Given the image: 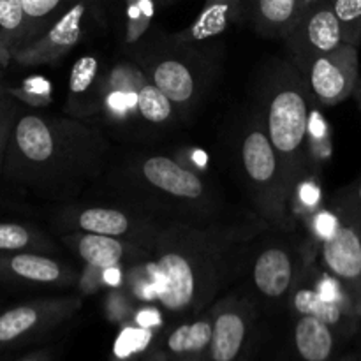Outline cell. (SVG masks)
Returning <instances> with one entry per match:
<instances>
[{
    "mask_svg": "<svg viewBox=\"0 0 361 361\" xmlns=\"http://www.w3.org/2000/svg\"><path fill=\"white\" fill-rule=\"evenodd\" d=\"M270 226L252 219L168 221L152 242L148 261L157 302L171 316L196 317L243 277L254 240Z\"/></svg>",
    "mask_w": 361,
    "mask_h": 361,
    "instance_id": "6da1fadb",
    "label": "cell"
},
{
    "mask_svg": "<svg viewBox=\"0 0 361 361\" xmlns=\"http://www.w3.org/2000/svg\"><path fill=\"white\" fill-rule=\"evenodd\" d=\"M111 164V141L97 123L21 104L2 173L25 192L67 203L101 182Z\"/></svg>",
    "mask_w": 361,
    "mask_h": 361,
    "instance_id": "7a4b0ae2",
    "label": "cell"
},
{
    "mask_svg": "<svg viewBox=\"0 0 361 361\" xmlns=\"http://www.w3.org/2000/svg\"><path fill=\"white\" fill-rule=\"evenodd\" d=\"M123 204L161 221H226L221 194L210 182L168 155H133L109 166L102 178Z\"/></svg>",
    "mask_w": 361,
    "mask_h": 361,
    "instance_id": "3957f363",
    "label": "cell"
},
{
    "mask_svg": "<svg viewBox=\"0 0 361 361\" xmlns=\"http://www.w3.org/2000/svg\"><path fill=\"white\" fill-rule=\"evenodd\" d=\"M314 101L305 78L289 60L268 63L259 81L256 113L284 164L293 194L309 176Z\"/></svg>",
    "mask_w": 361,
    "mask_h": 361,
    "instance_id": "277c9868",
    "label": "cell"
},
{
    "mask_svg": "<svg viewBox=\"0 0 361 361\" xmlns=\"http://www.w3.org/2000/svg\"><path fill=\"white\" fill-rule=\"evenodd\" d=\"M233 161L254 215L274 229L295 231L293 185L256 109L240 120L233 137Z\"/></svg>",
    "mask_w": 361,
    "mask_h": 361,
    "instance_id": "5b68a950",
    "label": "cell"
},
{
    "mask_svg": "<svg viewBox=\"0 0 361 361\" xmlns=\"http://www.w3.org/2000/svg\"><path fill=\"white\" fill-rule=\"evenodd\" d=\"M97 118L116 129L155 134L178 118L175 104L155 87L141 66L118 62L106 67Z\"/></svg>",
    "mask_w": 361,
    "mask_h": 361,
    "instance_id": "8992f818",
    "label": "cell"
},
{
    "mask_svg": "<svg viewBox=\"0 0 361 361\" xmlns=\"http://www.w3.org/2000/svg\"><path fill=\"white\" fill-rule=\"evenodd\" d=\"M307 270L305 250L296 233L268 228L254 240L242 279L257 305L282 309L288 307Z\"/></svg>",
    "mask_w": 361,
    "mask_h": 361,
    "instance_id": "52a82bcc",
    "label": "cell"
},
{
    "mask_svg": "<svg viewBox=\"0 0 361 361\" xmlns=\"http://www.w3.org/2000/svg\"><path fill=\"white\" fill-rule=\"evenodd\" d=\"M196 53V44L169 35L168 41L148 44L140 59L148 80L175 104L178 116L196 109L208 85V67Z\"/></svg>",
    "mask_w": 361,
    "mask_h": 361,
    "instance_id": "ba28073f",
    "label": "cell"
},
{
    "mask_svg": "<svg viewBox=\"0 0 361 361\" xmlns=\"http://www.w3.org/2000/svg\"><path fill=\"white\" fill-rule=\"evenodd\" d=\"M56 224L63 231H87L95 235L116 236L141 243L150 249L152 242L161 231L164 221L140 210L122 204H90V207H62L56 215Z\"/></svg>",
    "mask_w": 361,
    "mask_h": 361,
    "instance_id": "9c48e42d",
    "label": "cell"
},
{
    "mask_svg": "<svg viewBox=\"0 0 361 361\" xmlns=\"http://www.w3.org/2000/svg\"><path fill=\"white\" fill-rule=\"evenodd\" d=\"M83 305L76 295L37 298L0 312V351L42 337L69 321Z\"/></svg>",
    "mask_w": 361,
    "mask_h": 361,
    "instance_id": "30bf717a",
    "label": "cell"
},
{
    "mask_svg": "<svg viewBox=\"0 0 361 361\" xmlns=\"http://www.w3.org/2000/svg\"><path fill=\"white\" fill-rule=\"evenodd\" d=\"M214 309V330L208 356L212 361H242L252 342L257 303L247 289L219 298Z\"/></svg>",
    "mask_w": 361,
    "mask_h": 361,
    "instance_id": "8fae6325",
    "label": "cell"
},
{
    "mask_svg": "<svg viewBox=\"0 0 361 361\" xmlns=\"http://www.w3.org/2000/svg\"><path fill=\"white\" fill-rule=\"evenodd\" d=\"M337 214V222L321 243V264L344 288L355 310L361 295V215Z\"/></svg>",
    "mask_w": 361,
    "mask_h": 361,
    "instance_id": "7c38bea8",
    "label": "cell"
},
{
    "mask_svg": "<svg viewBox=\"0 0 361 361\" xmlns=\"http://www.w3.org/2000/svg\"><path fill=\"white\" fill-rule=\"evenodd\" d=\"M94 11L95 0H80L44 34L18 49L13 56V63L21 67H34L53 66L62 60L74 46L83 41Z\"/></svg>",
    "mask_w": 361,
    "mask_h": 361,
    "instance_id": "4fadbf2b",
    "label": "cell"
},
{
    "mask_svg": "<svg viewBox=\"0 0 361 361\" xmlns=\"http://www.w3.org/2000/svg\"><path fill=\"white\" fill-rule=\"evenodd\" d=\"M284 42L289 62L302 76L317 56L341 48L345 42L344 32L337 14L331 9L330 0L300 18Z\"/></svg>",
    "mask_w": 361,
    "mask_h": 361,
    "instance_id": "5bb4252c",
    "label": "cell"
},
{
    "mask_svg": "<svg viewBox=\"0 0 361 361\" xmlns=\"http://www.w3.org/2000/svg\"><path fill=\"white\" fill-rule=\"evenodd\" d=\"M316 102L335 106L355 95L360 85L358 46L344 44L317 56L303 74Z\"/></svg>",
    "mask_w": 361,
    "mask_h": 361,
    "instance_id": "9a60e30c",
    "label": "cell"
},
{
    "mask_svg": "<svg viewBox=\"0 0 361 361\" xmlns=\"http://www.w3.org/2000/svg\"><path fill=\"white\" fill-rule=\"evenodd\" d=\"M60 242L87 267L97 270H127L147 263L152 250L141 243L116 236L95 235L87 231H63Z\"/></svg>",
    "mask_w": 361,
    "mask_h": 361,
    "instance_id": "2e32d148",
    "label": "cell"
},
{
    "mask_svg": "<svg viewBox=\"0 0 361 361\" xmlns=\"http://www.w3.org/2000/svg\"><path fill=\"white\" fill-rule=\"evenodd\" d=\"M0 282L35 288H71L80 282L73 264L42 252H0Z\"/></svg>",
    "mask_w": 361,
    "mask_h": 361,
    "instance_id": "e0dca14e",
    "label": "cell"
},
{
    "mask_svg": "<svg viewBox=\"0 0 361 361\" xmlns=\"http://www.w3.org/2000/svg\"><path fill=\"white\" fill-rule=\"evenodd\" d=\"M104 71L95 55L81 56L73 66L69 74L66 109L71 116L81 120H92L97 116L101 104Z\"/></svg>",
    "mask_w": 361,
    "mask_h": 361,
    "instance_id": "ac0fdd59",
    "label": "cell"
},
{
    "mask_svg": "<svg viewBox=\"0 0 361 361\" xmlns=\"http://www.w3.org/2000/svg\"><path fill=\"white\" fill-rule=\"evenodd\" d=\"M214 330V309H207L189 323H180L164 337L161 351L169 361H192L208 355Z\"/></svg>",
    "mask_w": 361,
    "mask_h": 361,
    "instance_id": "d6986e66",
    "label": "cell"
},
{
    "mask_svg": "<svg viewBox=\"0 0 361 361\" xmlns=\"http://www.w3.org/2000/svg\"><path fill=\"white\" fill-rule=\"evenodd\" d=\"M243 14L259 35L284 41L300 20L298 0H243Z\"/></svg>",
    "mask_w": 361,
    "mask_h": 361,
    "instance_id": "ffe728a7",
    "label": "cell"
},
{
    "mask_svg": "<svg viewBox=\"0 0 361 361\" xmlns=\"http://www.w3.org/2000/svg\"><path fill=\"white\" fill-rule=\"evenodd\" d=\"M243 13V0H204L196 20L173 37L187 44H201L229 30Z\"/></svg>",
    "mask_w": 361,
    "mask_h": 361,
    "instance_id": "44dd1931",
    "label": "cell"
},
{
    "mask_svg": "<svg viewBox=\"0 0 361 361\" xmlns=\"http://www.w3.org/2000/svg\"><path fill=\"white\" fill-rule=\"evenodd\" d=\"M293 345L302 361H330L335 353V328L312 316L293 314Z\"/></svg>",
    "mask_w": 361,
    "mask_h": 361,
    "instance_id": "7402d4cb",
    "label": "cell"
},
{
    "mask_svg": "<svg viewBox=\"0 0 361 361\" xmlns=\"http://www.w3.org/2000/svg\"><path fill=\"white\" fill-rule=\"evenodd\" d=\"M27 16L21 0H0V67L13 63V56L25 44Z\"/></svg>",
    "mask_w": 361,
    "mask_h": 361,
    "instance_id": "603a6c76",
    "label": "cell"
},
{
    "mask_svg": "<svg viewBox=\"0 0 361 361\" xmlns=\"http://www.w3.org/2000/svg\"><path fill=\"white\" fill-rule=\"evenodd\" d=\"M56 242L35 226L0 222V252H59Z\"/></svg>",
    "mask_w": 361,
    "mask_h": 361,
    "instance_id": "cb8c5ba5",
    "label": "cell"
},
{
    "mask_svg": "<svg viewBox=\"0 0 361 361\" xmlns=\"http://www.w3.org/2000/svg\"><path fill=\"white\" fill-rule=\"evenodd\" d=\"M21 2L25 7V16H27L25 44H28V42L35 41L39 35L44 34L59 18H62L80 0H21Z\"/></svg>",
    "mask_w": 361,
    "mask_h": 361,
    "instance_id": "d4e9b609",
    "label": "cell"
},
{
    "mask_svg": "<svg viewBox=\"0 0 361 361\" xmlns=\"http://www.w3.org/2000/svg\"><path fill=\"white\" fill-rule=\"evenodd\" d=\"M155 4H157L155 0H126L127 41H137L150 28L155 14Z\"/></svg>",
    "mask_w": 361,
    "mask_h": 361,
    "instance_id": "484cf974",
    "label": "cell"
},
{
    "mask_svg": "<svg viewBox=\"0 0 361 361\" xmlns=\"http://www.w3.org/2000/svg\"><path fill=\"white\" fill-rule=\"evenodd\" d=\"M337 14L348 44L358 46L361 41V0H330Z\"/></svg>",
    "mask_w": 361,
    "mask_h": 361,
    "instance_id": "4316f807",
    "label": "cell"
},
{
    "mask_svg": "<svg viewBox=\"0 0 361 361\" xmlns=\"http://www.w3.org/2000/svg\"><path fill=\"white\" fill-rule=\"evenodd\" d=\"M6 88L16 101H20L21 104L27 106V108L41 109L51 102L49 85L46 83V80H42V78H30V80H25L21 87Z\"/></svg>",
    "mask_w": 361,
    "mask_h": 361,
    "instance_id": "83f0119b",
    "label": "cell"
},
{
    "mask_svg": "<svg viewBox=\"0 0 361 361\" xmlns=\"http://www.w3.org/2000/svg\"><path fill=\"white\" fill-rule=\"evenodd\" d=\"M21 109V102L16 101L9 92L0 95V171H2L4 159H6L7 145H9L11 133H13L14 122Z\"/></svg>",
    "mask_w": 361,
    "mask_h": 361,
    "instance_id": "f1b7e54d",
    "label": "cell"
},
{
    "mask_svg": "<svg viewBox=\"0 0 361 361\" xmlns=\"http://www.w3.org/2000/svg\"><path fill=\"white\" fill-rule=\"evenodd\" d=\"M152 337V330L145 326H137L134 330H126L122 337L118 338L115 345V356L122 360H129L130 356L140 355L145 345H148V341Z\"/></svg>",
    "mask_w": 361,
    "mask_h": 361,
    "instance_id": "f546056e",
    "label": "cell"
},
{
    "mask_svg": "<svg viewBox=\"0 0 361 361\" xmlns=\"http://www.w3.org/2000/svg\"><path fill=\"white\" fill-rule=\"evenodd\" d=\"M335 210L361 215V178L338 194L337 208Z\"/></svg>",
    "mask_w": 361,
    "mask_h": 361,
    "instance_id": "4dcf8cb0",
    "label": "cell"
},
{
    "mask_svg": "<svg viewBox=\"0 0 361 361\" xmlns=\"http://www.w3.org/2000/svg\"><path fill=\"white\" fill-rule=\"evenodd\" d=\"M326 0H298V11H300V18L305 16L307 13H310L312 9H316L317 6H321Z\"/></svg>",
    "mask_w": 361,
    "mask_h": 361,
    "instance_id": "1f68e13d",
    "label": "cell"
},
{
    "mask_svg": "<svg viewBox=\"0 0 361 361\" xmlns=\"http://www.w3.org/2000/svg\"><path fill=\"white\" fill-rule=\"evenodd\" d=\"M18 361H51V355H49V351H35Z\"/></svg>",
    "mask_w": 361,
    "mask_h": 361,
    "instance_id": "d6a6232c",
    "label": "cell"
},
{
    "mask_svg": "<svg viewBox=\"0 0 361 361\" xmlns=\"http://www.w3.org/2000/svg\"><path fill=\"white\" fill-rule=\"evenodd\" d=\"M141 361H169V360H168V356L161 351V349H157V351L150 353L147 358H143Z\"/></svg>",
    "mask_w": 361,
    "mask_h": 361,
    "instance_id": "836d02e7",
    "label": "cell"
},
{
    "mask_svg": "<svg viewBox=\"0 0 361 361\" xmlns=\"http://www.w3.org/2000/svg\"><path fill=\"white\" fill-rule=\"evenodd\" d=\"M355 314H356V317H360V316H361V295H360L358 302L355 303Z\"/></svg>",
    "mask_w": 361,
    "mask_h": 361,
    "instance_id": "e575fe53",
    "label": "cell"
},
{
    "mask_svg": "<svg viewBox=\"0 0 361 361\" xmlns=\"http://www.w3.org/2000/svg\"><path fill=\"white\" fill-rule=\"evenodd\" d=\"M355 97L358 99V102H360V109H361V81H360L358 88H356V92H355Z\"/></svg>",
    "mask_w": 361,
    "mask_h": 361,
    "instance_id": "d590c367",
    "label": "cell"
},
{
    "mask_svg": "<svg viewBox=\"0 0 361 361\" xmlns=\"http://www.w3.org/2000/svg\"><path fill=\"white\" fill-rule=\"evenodd\" d=\"M192 361H212V358L208 355H204V356H200V358H196V360H192Z\"/></svg>",
    "mask_w": 361,
    "mask_h": 361,
    "instance_id": "8d00e7d4",
    "label": "cell"
},
{
    "mask_svg": "<svg viewBox=\"0 0 361 361\" xmlns=\"http://www.w3.org/2000/svg\"><path fill=\"white\" fill-rule=\"evenodd\" d=\"M7 90V88L6 87H4V85H0V95H2L4 94V92H6Z\"/></svg>",
    "mask_w": 361,
    "mask_h": 361,
    "instance_id": "74e56055",
    "label": "cell"
},
{
    "mask_svg": "<svg viewBox=\"0 0 361 361\" xmlns=\"http://www.w3.org/2000/svg\"><path fill=\"white\" fill-rule=\"evenodd\" d=\"M155 2H161V4H168L169 0H155Z\"/></svg>",
    "mask_w": 361,
    "mask_h": 361,
    "instance_id": "f35d334b",
    "label": "cell"
}]
</instances>
